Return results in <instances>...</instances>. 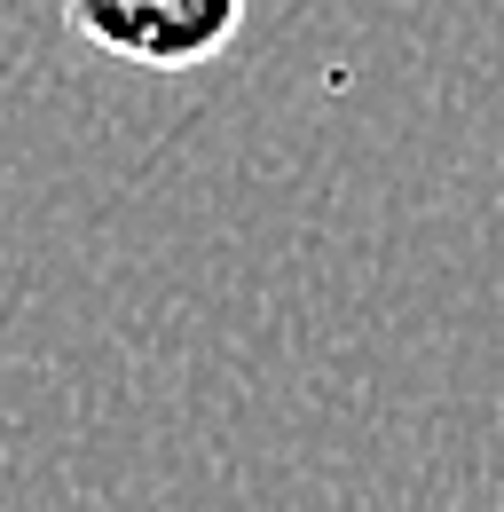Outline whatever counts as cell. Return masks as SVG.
<instances>
[{
    "mask_svg": "<svg viewBox=\"0 0 504 512\" xmlns=\"http://www.w3.org/2000/svg\"><path fill=\"white\" fill-rule=\"evenodd\" d=\"M71 32L111 64L197 71L245 32V0H63Z\"/></svg>",
    "mask_w": 504,
    "mask_h": 512,
    "instance_id": "obj_1",
    "label": "cell"
}]
</instances>
